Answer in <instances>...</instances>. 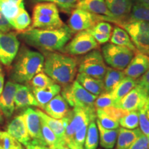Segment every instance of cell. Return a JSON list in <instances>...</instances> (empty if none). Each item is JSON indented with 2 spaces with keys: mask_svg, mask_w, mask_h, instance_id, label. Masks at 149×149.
I'll return each mask as SVG.
<instances>
[{
  "mask_svg": "<svg viewBox=\"0 0 149 149\" xmlns=\"http://www.w3.org/2000/svg\"><path fill=\"white\" fill-rule=\"evenodd\" d=\"M24 7V5L19 6L8 0H0V9L10 23L17 15L21 8Z\"/></svg>",
  "mask_w": 149,
  "mask_h": 149,
  "instance_id": "cell-34",
  "label": "cell"
},
{
  "mask_svg": "<svg viewBox=\"0 0 149 149\" xmlns=\"http://www.w3.org/2000/svg\"><path fill=\"white\" fill-rule=\"evenodd\" d=\"M61 90L60 85L55 83L44 88H32L35 97L38 102L39 107L42 109H44L46 104L53 97L57 95L60 93Z\"/></svg>",
  "mask_w": 149,
  "mask_h": 149,
  "instance_id": "cell-23",
  "label": "cell"
},
{
  "mask_svg": "<svg viewBox=\"0 0 149 149\" xmlns=\"http://www.w3.org/2000/svg\"><path fill=\"white\" fill-rule=\"evenodd\" d=\"M19 42L13 33L0 32V62L10 66L17 55Z\"/></svg>",
  "mask_w": 149,
  "mask_h": 149,
  "instance_id": "cell-12",
  "label": "cell"
},
{
  "mask_svg": "<svg viewBox=\"0 0 149 149\" xmlns=\"http://www.w3.org/2000/svg\"><path fill=\"white\" fill-rule=\"evenodd\" d=\"M0 72H2V67H1V62H0Z\"/></svg>",
  "mask_w": 149,
  "mask_h": 149,
  "instance_id": "cell-56",
  "label": "cell"
},
{
  "mask_svg": "<svg viewBox=\"0 0 149 149\" xmlns=\"http://www.w3.org/2000/svg\"><path fill=\"white\" fill-rule=\"evenodd\" d=\"M95 108H73L66 117V141L72 140L74 133L92 121L96 120Z\"/></svg>",
  "mask_w": 149,
  "mask_h": 149,
  "instance_id": "cell-5",
  "label": "cell"
},
{
  "mask_svg": "<svg viewBox=\"0 0 149 149\" xmlns=\"http://www.w3.org/2000/svg\"><path fill=\"white\" fill-rule=\"evenodd\" d=\"M99 144V131L96 121H92L88 126L84 141L85 149H97Z\"/></svg>",
  "mask_w": 149,
  "mask_h": 149,
  "instance_id": "cell-30",
  "label": "cell"
},
{
  "mask_svg": "<svg viewBox=\"0 0 149 149\" xmlns=\"http://www.w3.org/2000/svg\"><path fill=\"white\" fill-rule=\"evenodd\" d=\"M26 146V149H37V144H35L34 141L31 140Z\"/></svg>",
  "mask_w": 149,
  "mask_h": 149,
  "instance_id": "cell-50",
  "label": "cell"
},
{
  "mask_svg": "<svg viewBox=\"0 0 149 149\" xmlns=\"http://www.w3.org/2000/svg\"><path fill=\"white\" fill-rule=\"evenodd\" d=\"M96 120L104 128L107 129H118L119 120L106 113L103 109H96Z\"/></svg>",
  "mask_w": 149,
  "mask_h": 149,
  "instance_id": "cell-32",
  "label": "cell"
},
{
  "mask_svg": "<svg viewBox=\"0 0 149 149\" xmlns=\"http://www.w3.org/2000/svg\"><path fill=\"white\" fill-rule=\"evenodd\" d=\"M126 77L124 71L107 67V72L104 77V92L111 93Z\"/></svg>",
  "mask_w": 149,
  "mask_h": 149,
  "instance_id": "cell-27",
  "label": "cell"
},
{
  "mask_svg": "<svg viewBox=\"0 0 149 149\" xmlns=\"http://www.w3.org/2000/svg\"><path fill=\"white\" fill-rule=\"evenodd\" d=\"M81 1V0H78V1Z\"/></svg>",
  "mask_w": 149,
  "mask_h": 149,
  "instance_id": "cell-58",
  "label": "cell"
},
{
  "mask_svg": "<svg viewBox=\"0 0 149 149\" xmlns=\"http://www.w3.org/2000/svg\"><path fill=\"white\" fill-rule=\"evenodd\" d=\"M142 133L139 128L133 130L120 128L118 129V135L116 142V149H128Z\"/></svg>",
  "mask_w": 149,
  "mask_h": 149,
  "instance_id": "cell-25",
  "label": "cell"
},
{
  "mask_svg": "<svg viewBox=\"0 0 149 149\" xmlns=\"http://www.w3.org/2000/svg\"><path fill=\"white\" fill-rule=\"evenodd\" d=\"M62 97L72 108H95V102L97 96L87 91L77 80L63 88Z\"/></svg>",
  "mask_w": 149,
  "mask_h": 149,
  "instance_id": "cell-6",
  "label": "cell"
},
{
  "mask_svg": "<svg viewBox=\"0 0 149 149\" xmlns=\"http://www.w3.org/2000/svg\"><path fill=\"white\" fill-rule=\"evenodd\" d=\"M55 84V81L49 77L45 72H39L35 75L31 80V84L32 88H44Z\"/></svg>",
  "mask_w": 149,
  "mask_h": 149,
  "instance_id": "cell-39",
  "label": "cell"
},
{
  "mask_svg": "<svg viewBox=\"0 0 149 149\" xmlns=\"http://www.w3.org/2000/svg\"><path fill=\"white\" fill-rule=\"evenodd\" d=\"M15 109H24L29 107H39L32 90L26 85L18 84L15 95Z\"/></svg>",
  "mask_w": 149,
  "mask_h": 149,
  "instance_id": "cell-21",
  "label": "cell"
},
{
  "mask_svg": "<svg viewBox=\"0 0 149 149\" xmlns=\"http://www.w3.org/2000/svg\"><path fill=\"white\" fill-rule=\"evenodd\" d=\"M31 140L37 145H44L42 136V120L36 110L27 108L22 114Z\"/></svg>",
  "mask_w": 149,
  "mask_h": 149,
  "instance_id": "cell-14",
  "label": "cell"
},
{
  "mask_svg": "<svg viewBox=\"0 0 149 149\" xmlns=\"http://www.w3.org/2000/svg\"><path fill=\"white\" fill-rule=\"evenodd\" d=\"M6 132L24 146L31 141L22 115H18L13 119L7 126Z\"/></svg>",
  "mask_w": 149,
  "mask_h": 149,
  "instance_id": "cell-19",
  "label": "cell"
},
{
  "mask_svg": "<svg viewBox=\"0 0 149 149\" xmlns=\"http://www.w3.org/2000/svg\"><path fill=\"white\" fill-rule=\"evenodd\" d=\"M76 80L87 91L94 95L98 96L104 92V84L102 79H99L91 76L78 73Z\"/></svg>",
  "mask_w": 149,
  "mask_h": 149,
  "instance_id": "cell-24",
  "label": "cell"
},
{
  "mask_svg": "<svg viewBox=\"0 0 149 149\" xmlns=\"http://www.w3.org/2000/svg\"><path fill=\"white\" fill-rule=\"evenodd\" d=\"M37 149H51L49 147L46 146H42V145H37Z\"/></svg>",
  "mask_w": 149,
  "mask_h": 149,
  "instance_id": "cell-54",
  "label": "cell"
},
{
  "mask_svg": "<svg viewBox=\"0 0 149 149\" xmlns=\"http://www.w3.org/2000/svg\"><path fill=\"white\" fill-rule=\"evenodd\" d=\"M120 126L126 129L133 130L139 126L138 111H126L119 120Z\"/></svg>",
  "mask_w": 149,
  "mask_h": 149,
  "instance_id": "cell-33",
  "label": "cell"
},
{
  "mask_svg": "<svg viewBox=\"0 0 149 149\" xmlns=\"http://www.w3.org/2000/svg\"><path fill=\"white\" fill-rule=\"evenodd\" d=\"M102 21V17L97 16L82 9L75 8L72 10L68 26L73 33H78L93 29L98 22Z\"/></svg>",
  "mask_w": 149,
  "mask_h": 149,
  "instance_id": "cell-11",
  "label": "cell"
},
{
  "mask_svg": "<svg viewBox=\"0 0 149 149\" xmlns=\"http://www.w3.org/2000/svg\"><path fill=\"white\" fill-rule=\"evenodd\" d=\"M42 120V119H41ZM42 136L44 145L53 149L57 144H59V141L57 136L53 133V130L46 125L45 122L42 120Z\"/></svg>",
  "mask_w": 149,
  "mask_h": 149,
  "instance_id": "cell-36",
  "label": "cell"
},
{
  "mask_svg": "<svg viewBox=\"0 0 149 149\" xmlns=\"http://www.w3.org/2000/svg\"><path fill=\"white\" fill-rule=\"evenodd\" d=\"M137 84V80L129 77H126L123 79L120 83L117 85V86L114 90L110 93L111 94L113 98L116 102L119 107V104L121 100L130 91L133 89L134 87L136 86Z\"/></svg>",
  "mask_w": 149,
  "mask_h": 149,
  "instance_id": "cell-28",
  "label": "cell"
},
{
  "mask_svg": "<svg viewBox=\"0 0 149 149\" xmlns=\"http://www.w3.org/2000/svg\"><path fill=\"white\" fill-rule=\"evenodd\" d=\"M144 54H146V55H149V48H148V49L146 50V51L144 52Z\"/></svg>",
  "mask_w": 149,
  "mask_h": 149,
  "instance_id": "cell-55",
  "label": "cell"
},
{
  "mask_svg": "<svg viewBox=\"0 0 149 149\" xmlns=\"http://www.w3.org/2000/svg\"><path fill=\"white\" fill-rule=\"evenodd\" d=\"M1 131H0V137H1Z\"/></svg>",
  "mask_w": 149,
  "mask_h": 149,
  "instance_id": "cell-57",
  "label": "cell"
},
{
  "mask_svg": "<svg viewBox=\"0 0 149 149\" xmlns=\"http://www.w3.org/2000/svg\"><path fill=\"white\" fill-rule=\"evenodd\" d=\"M111 44H115L117 46H124L128 48L132 51H136V47L132 42L131 39L128 34V33L124 29H122L120 26H115L113 29L112 35H111Z\"/></svg>",
  "mask_w": 149,
  "mask_h": 149,
  "instance_id": "cell-29",
  "label": "cell"
},
{
  "mask_svg": "<svg viewBox=\"0 0 149 149\" xmlns=\"http://www.w3.org/2000/svg\"><path fill=\"white\" fill-rule=\"evenodd\" d=\"M102 51L105 62L111 68L120 70L125 69L135 53L130 48L113 44H107Z\"/></svg>",
  "mask_w": 149,
  "mask_h": 149,
  "instance_id": "cell-7",
  "label": "cell"
},
{
  "mask_svg": "<svg viewBox=\"0 0 149 149\" xmlns=\"http://www.w3.org/2000/svg\"><path fill=\"white\" fill-rule=\"evenodd\" d=\"M31 19L29 14L26 10L25 7L22 8L17 15L10 22L13 29L19 31H22L29 28L31 25Z\"/></svg>",
  "mask_w": 149,
  "mask_h": 149,
  "instance_id": "cell-31",
  "label": "cell"
},
{
  "mask_svg": "<svg viewBox=\"0 0 149 149\" xmlns=\"http://www.w3.org/2000/svg\"><path fill=\"white\" fill-rule=\"evenodd\" d=\"M8 1H10V2L15 3V4L19 6H22L24 5V0H8Z\"/></svg>",
  "mask_w": 149,
  "mask_h": 149,
  "instance_id": "cell-52",
  "label": "cell"
},
{
  "mask_svg": "<svg viewBox=\"0 0 149 149\" xmlns=\"http://www.w3.org/2000/svg\"><path fill=\"white\" fill-rule=\"evenodd\" d=\"M46 114L57 120L64 118L68 115L70 110L69 105L61 95H57L45 106L44 109Z\"/></svg>",
  "mask_w": 149,
  "mask_h": 149,
  "instance_id": "cell-20",
  "label": "cell"
},
{
  "mask_svg": "<svg viewBox=\"0 0 149 149\" xmlns=\"http://www.w3.org/2000/svg\"><path fill=\"white\" fill-rule=\"evenodd\" d=\"M44 57L37 51L22 48L17 57L10 79L17 83H28L44 68Z\"/></svg>",
  "mask_w": 149,
  "mask_h": 149,
  "instance_id": "cell-3",
  "label": "cell"
},
{
  "mask_svg": "<svg viewBox=\"0 0 149 149\" xmlns=\"http://www.w3.org/2000/svg\"><path fill=\"white\" fill-rule=\"evenodd\" d=\"M137 84L142 86L149 94V69L137 80Z\"/></svg>",
  "mask_w": 149,
  "mask_h": 149,
  "instance_id": "cell-46",
  "label": "cell"
},
{
  "mask_svg": "<svg viewBox=\"0 0 149 149\" xmlns=\"http://www.w3.org/2000/svg\"><path fill=\"white\" fill-rule=\"evenodd\" d=\"M107 6L115 19V23L120 24L130 14L134 0H104Z\"/></svg>",
  "mask_w": 149,
  "mask_h": 149,
  "instance_id": "cell-18",
  "label": "cell"
},
{
  "mask_svg": "<svg viewBox=\"0 0 149 149\" xmlns=\"http://www.w3.org/2000/svg\"><path fill=\"white\" fill-rule=\"evenodd\" d=\"M12 29L13 26H11L10 22L3 15L1 9H0V32L7 33Z\"/></svg>",
  "mask_w": 149,
  "mask_h": 149,
  "instance_id": "cell-45",
  "label": "cell"
},
{
  "mask_svg": "<svg viewBox=\"0 0 149 149\" xmlns=\"http://www.w3.org/2000/svg\"><path fill=\"white\" fill-rule=\"evenodd\" d=\"M130 20H139L149 22V6L135 3L130 14Z\"/></svg>",
  "mask_w": 149,
  "mask_h": 149,
  "instance_id": "cell-35",
  "label": "cell"
},
{
  "mask_svg": "<svg viewBox=\"0 0 149 149\" xmlns=\"http://www.w3.org/2000/svg\"><path fill=\"white\" fill-rule=\"evenodd\" d=\"M135 3H140V4H144L149 6V0H134Z\"/></svg>",
  "mask_w": 149,
  "mask_h": 149,
  "instance_id": "cell-53",
  "label": "cell"
},
{
  "mask_svg": "<svg viewBox=\"0 0 149 149\" xmlns=\"http://www.w3.org/2000/svg\"><path fill=\"white\" fill-rule=\"evenodd\" d=\"M147 91L137 84L119 104V108L124 111H138L144 107L148 97Z\"/></svg>",
  "mask_w": 149,
  "mask_h": 149,
  "instance_id": "cell-13",
  "label": "cell"
},
{
  "mask_svg": "<svg viewBox=\"0 0 149 149\" xmlns=\"http://www.w3.org/2000/svg\"><path fill=\"white\" fill-rule=\"evenodd\" d=\"M149 69V55L139 52L124 70L126 77L137 79Z\"/></svg>",
  "mask_w": 149,
  "mask_h": 149,
  "instance_id": "cell-17",
  "label": "cell"
},
{
  "mask_svg": "<svg viewBox=\"0 0 149 149\" xmlns=\"http://www.w3.org/2000/svg\"><path fill=\"white\" fill-rule=\"evenodd\" d=\"M98 46V43L86 30L78 32L65 46L63 51L70 55H85L97 48Z\"/></svg>",
  "mask_w": 149,
  "mask_h": 149,
  "instance_id": "cell-10",
  "label": "cell"
},
{
  "mask_svg": "<svg viewBox=\"0 0 149 149\" xmlns=\"http://www.w3.org/2000/svg\"><path fill=\"white\" fill-rule=\"evenodd\" d=\"M4 88V76L2 72H0V95L3 92Z\"/></svg>",
  "mask_w": 149,
  "mask_h": 149,
  "instance_id": "cell-48",
  "label": "cell"
},
{
  "mask_svg": "<svg viewBox=\"0 0 149 149\" xmlns=\"http://www.w3.org/2000/svg\"><path fill=\"white\" fill-rule=\"evenodd\" d=\"M87 31L92 35V36L94 37L95 40L97 41L98 44H105V43H107L110 40V38H111V35L102 34V33L97 32V31H94L92 29L87 30Z\"/></svg>",
  "mask_w": 149,
  "mask_h": 149,
  "instance_id": "cell-44",
  "label": "cell"
},
{
  "mask_svg": "<svg viewBox=\"0 0 149 149\" xmlns=\"http://www.w3.org/2000/svg\"><path fill=\"white\" fill-rule=\"evenodd\" d=\"M110 107L119 108L111 93L104 92L97 96L95 102V109H104Z\"/></svg>",
  "mask_w": 149,
  "mask_h": 149,
  "instance_id": "cell-38",
  "label": "cell"
},
{
  "mask_svg": "<svg viewBox=\"0 0 149 149\" xmlns=\"http://www.w3.org/2000/svg\"><path fill=\"white\" fill-rule=\"evenodd\" d=\"M76 8L102 17L104 22H115V19L108 9L104 0H81L77 2Z\"/></svg>",
  "mask_w": 149,
  "mask_h": 149,
  "instance_id": "cell-15",
  "label": "cell"
},
{
  "mask_svg": "<svg viewBox=\"0 0 149 149\" xmlns=\"http://www.w3.org/2000/svg\"><path fill=\"white\" fill-rule=\"evenodd\" d=\"M36 111L43 122H45L46 125L55 134L59 143L66 141V124L64 119L57 120L50 117L40 110L37 109Z\"/></svg>",
  "mask_w": 149,
  "mask_h": 149,
  "instance_id": "cell-22",
  "label": "cell"
},
{
  "mask_svg": "<svg viewBox=\"0 0 149 149\" xmlns=\"http://www.w3.org/2000/svg\"><path fill=\"white\" fill-rule=\"evenodd\" d=\"M148 149H149V146H148Z\"/></svg>",
  "mask_w": 149,
  "mask_h": 149,
  "instance_id": "cell-59",
  "label": "cell"
},
{
  "mask_svg": "<svg viewBox=\"0 0 149 149\" xmlns=\"http://www.w3.org/2000/svg\"><path fill=\"white\" fill-rule=\"evenodd\" d=\"M149 138L141 134L128 149H148Z\"/></svg>",
  "mask_w": 149,
  "mask_h": 149,
  "instance_id": "cell-42",
  "label": "cell"
},
{
  "mask_svg": "<svg viewBox=\"0 0 149 149\" xmlns=\"http://www.w3.org/2000/svg\"><path fill=\"white\" fill-rule=\"evenodd\" d=\"M72 31L64 25L57 29H31L20 34V37L30 46L51 52L63 51L72 36Z\"/></svg>",
  "mask_w": 149,
  "mask_h": 149,
  "instance_id": "cell-1",
  "label": "cell"
},
{
  "mask_svg": "<svg viewBox=\"0 0 149 149\" xmlns=\"http://www.w3.org/2000/svg\"><path fill=\"white\" fill-rule=\"evenodd\" d=\"M144 110H145V112H146L147 117H148V118L149 119V95H148V98H147L146 103L144 106Z\"/></svg>",
  "mask_w": 149,
  "mask_h": 149,
  "instance_id": "cell-51",
  "label": "cell"
},
{
  "mask_svg": "<svg viewBox=\"0 0 149 149\" xmlns=\"http://www.w3.org/2000/svg\"><path fill=\"white\" fill-rule=\"evenodd\" d=\"M99 134H100V144L103 148L113 149L117 142L118 129H107L104 128L96 120Z\"/></svg>",
  "mask_w": 149,
  "mask_h": 149,
  "instance_id": "cell-26",
  "label": "cell"
},
{
  "mask_svg": "<svg viewBox=\"0 0 149 149\" xmlns=\"http://www.w3.org/2000/svg\"><path fill=\"white\" fill-rule=\"evenodd\" d=\"M122 26L131 39L134 45L141 53L144 52L149 48V22L130 20L118 24Z\"/></svg>",
  "mask_w": 149,
  "mask_h": 149,
  "instance_id": "cell-9",
  "label": "cell"
},
{
  "mask_svg": "<svg viewBox=\"0 0 149 149\" xmlns=\"http://www.w3.org/2000/svg\"><path fill=\"white\" fill-rule=\"evenodd\" d=\"M43 70L55 82L65 86L74 81L77 71V61L70 56L53 52L48 53L44 58Z\"/></svg>",
  "mask_w": 149,
  "mask_h": 149,
  "instance_id": "cell-2",
  "label": "cell"
},
{
  "mask_svg": "<svg viewBox=\"0 0 149 149\" xmlns=\"http://www.w3.org/2000/svg\"><path fill=\"white\" fill-rule=\"evenodd\" d=\"M92 29L97 31V32L102 33V34L111 35L113 27H112L111 24L108 23V22L102 21L98 22Z\"/></svg>",
  "mask_w": 149,
  "mask_h": 149,
  "instance_id": "cell-43",
  "label": "cell"
},
{
  "mask_svg": "<svg viewBox=\"0 0 149 149\" xmlns=\"http://www.w3.org/2000/svg\"><path fill=\"white\" fill-rule=\"evenodd\" d=\"M64 25L65 24L59 16L58 8L55 3L39 2L35 6L31 29H57Z\"/></svg>",
  "mask_w": 149,
  "mask_h": 149,
  "instance_id": "cell-4",
  "label": "cell"
},
{
  "mask_svg": "<svg viewBox=\"0 0 149 149\" xmlns=\"http://www.w3.org/2000/svg\"><path fill=\"white\" fill-rule=\"evenodd\" d=\"M107 66L102 54L94 50L86 54L78 64V72L96 79H104Z\"/></svg>",
  "mask_w": 149,
  "mask_h": 149,
  "instance_id": "cell-8",
  "label": "cell"
},
{
  "mask_svg": "<svg viewBox=\"0 0 149 149\" xmlns=\"http://www.w3.org/2000/svg\"><path fill=\"white\" fill-rule=\"evenodd\" d=\"M139 125L141 132L149 138V119L145 112L144 107L138 111Z\"/></svg>",
  "mask_w": 149,
  "mask_h": 149,
  "instance_id": "cell-41",
  "label": "cell"
},
{
  "mask_svg": "<svg viewBox=\"0 0 149 149\" xmlns=\"http://www.w3.org/2000/svg\"><path fill=\"white\" fill-rule=\"evenodd\" d=\"M53 149H70V148L67 144L66 141H64V142L59 143L55 147H54Z\"/></svg>",
  "mask_w": 149,
  "mask_h": 149,
  "instance_id": "cell-47",
  "label": "cell"
},
{
  "mask_svg": "<svg viewBox=\"0 0 149 149\" xmlns=\"http://www.w3.org/2000/svg\"><path fill=\"white\" fill-rule=\"evenodd\" d=\"M68 146L70 147V149H85L84 148V146H80V145L76 144L75 143L72 142V141H69V142H66Z\"/></svg>",
  "mask_w": 149,
  "mask_h": 149,
  "instance_id": "cell-49",
  "label": "cell"
},
{
  "mask_svg": "<svg viewBox=\"0 0 149 149\" xmlns=\"http://www.w3.org/2000/svg\"><path fill=\"white\" fill-rule=\"evenodd\" d=\"M35 2H51L55 3L61 10L66 13H70L74 8H76V5L78 0H33Z\"/></svg>",
  "mask_w": 149,
  "mask_h": 149,
  "instance_id": "cell-40",
  "label": "cell"
},
{
  "mask_svg": "<svg viewBox=\"0 0 149 149\" xmlns=\"http://www.w3.org/2000/svg\"><path fill=\"white\" fill-rule=\"evenodd\" d=\"M0 149H24L20 142L7 132L1 131L0 137Z\"/></svg>",
  "mask_w": 149,
  "mask_h": 149,
  "instance_id": "cell-37",
  "label": "cell"
},
{
  "mask_svg": "<svg viewBox=\"0 0 149 149\" xmlns=\"http://www.w3.org/2000/svg\"><path fill=\"white\" fill-rule=\"evenodd\" d=\"M17 86L18 84L8 81L0 95V111L7 118L12 116L15 109V95Z\"/></svg>",
  "mask_w": 149,
  "mask_h": 149,
  "instance_id": "cell-16",
  "label": "cell"
}]
</instances>
